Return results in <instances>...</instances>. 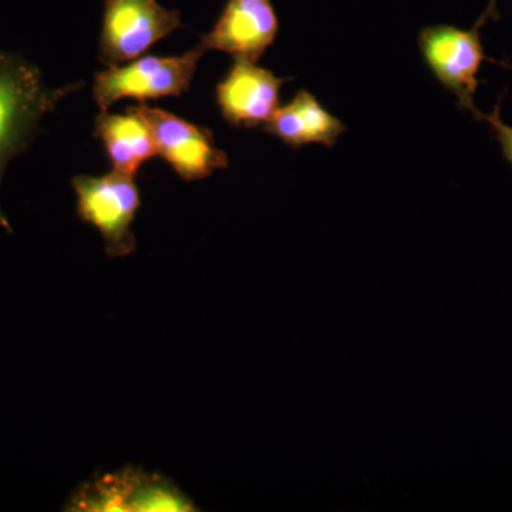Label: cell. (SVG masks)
I'll return each mask as SVG.
<instances>
[{
	"label": "cell",
	"mask_w": 512,
	"mask_h": 512,
	"mask_svg": "<svg viewBox=\"0 0 512 512\" xmlns=\"http://www.w3.org/2000/svg\"><path fill=\"white\" fill-rule=\"evenodd\" d=\"M82 87V82L47 86L36 64L0 50V190L10 163L28 150L47 114L53 113L64 97ZM0 227L13 234L2 204Z\"/></svg>",
	"instance_id": "6da1fadb"
},
{
	"label": "cell",
	"mask_w": 512,
	"mask_h": 512,
	"mask_svg": "<svg viewBox=\"0 0 512 512\" xmlns=\"http://www.w3.org/2000/svg\"><path fill=\"white\" fill-rule=\"evenodd\" d=\"M205 50L200 45L177 56H141L94 74L92 93L100 113L123 99L181 97L190 92Z\"/></svg>",
	"instance_id": "7a4b0ae2"
},
{
	"label": "cell",
	"mask_w": 512,
	"mask_h": 512,
	"mask_svg": "<svg viewBox=\"0 0 512 512\" xmlns=\"http://www.w3.org/2000/svg\"><path fill=\"white\" fill-rule=\"evenodd\" d=\"M72 187L77 214L100 232L107 255L123 258L133 254L137 241L131 225L141 205L136 177L114 170L101 177L77 175Z\"/></svg>",
	"instance_id": "3957f363"
},
{
	"label": "cell",
	"mask_w": 512,
	"mask_h": 512,
	"mask_svg": "<svg viewBox=\"0 0 512 512\" xmlns=\"http://www.w3.org/2000/svg\"><path fill=\"white\" fill-rule=\"evenodd\" d=\"M183 28L181 13L157 0H104L99 60L106 67L131 62Z\"/></svg>",
	"instance_id": "277c9868"
},
{
	"label": "cell",
	"mask_w": 512,
	"mask_h": 512,
	"mask_svg": "<svg viewBox=\"0 0 512 512\" xmlns=\"http://www.w3.org/2000/svg\"><path fill=\"white\" fill-rule=\"evenodd\" d=\"M419 47L424 62L437 82L453 94L458 106L478 119L481 111L474 103L480 80L478 72L485 56L480 28L460 29L451 25H434L421 29Z\"/></svg>",
	"instance_id": "5b68a950"
},
{
	"label": "cell",
	"mask_w": 512,
	"mask_h": 512,
	"mask_svg": "<svg viewBox=\"0 0 512 512\" xmlns=\"http://www.w3.org/2000/svg\"><path fill=\"white\" fill-rule=\"evenodd\" d=\"M134 110L143 117L156 141L158 156L185 181H200L228 167L227 154L217 147L208 128L195 126L173 113L141 103Z\"/></svg>",
	"instance_id": "8992f818"
},
{
	"label": "cell",
	"mask_w": 512,
	"mask_h": 512,
	"mask_svg": "<svg viewBox=\"0 0 512 512\" xmlns=\"http://www.w3.org/2000/svg\"><path fill=\"white\" fill-rule=\"evenodd\" d=\"M289 80L251 60L234 59L215 87L222 119L234 128L264 127L279 109V94Z\"/></svg>",
	"instance_id": "52a82bcc"
},
{
	"label": "cell",
	"mask_w": 512,
	"mask_h": 512,
	"mask_svg": "<svg viewBox=\"0 0 512 512\" xmlns=\"http://www.w3.org/2000/svg\"><path fill=\"white\" fill-rule=\"evenodd\" d=\"M278 32L271 0H227L214 28L201 36L198 45L205 52L218 50L256 63L274 45Z\"/></svg>",
	"instance_id": "ba28073f"
},
{
	"label": "cell",
	"mask_w": 512,
	"mask_h": 512,
	"mask_svg": "<svg viewBox=\"0 0 512 512\" xmlns=\"http://www.w3.org/2000/svg\"><path fill=\"white\" fill-rule=\"evenodd\" d=\"M262 130L298 150L308 144L333 147L345 133L346 126L309 90L299 89L289 103L276 110Z\"/></svg>",
	"instance_id": "9c48e42d"
},
{
	"label": "cell",
	"mask_w": 512,
	"mask_h": 512,
	"mask_svg": "<svg viewBox=\"0 0 512 512\" xmlns=\"http://www.w3.org/2000/svg\"><path fill=\"white\" fill-rule=\"evenodd\" d=\"M94 136L99 138L117 173L136 177L141 165L158 156L153 133L133 107L126 114L100 113L94 123Z\"/></svg>",
	"instance_id": "30bf717a"
},
{
	"label": "cell",
	"mask_w": 512,
	"mask_h": 512,
	"mask_svg": "<svg viewBox=\"0 0 512 512\" xmlns=\"http://www.w3.org/2000/svg\"><path fill=\"white\" fill-rule=\"evenodd\" d=\"M141 474V468L128 466L94 478L77 488L64 511L134 512Z\"/></svg>",
	"instance_id": "8fae6325"
},
{
	"label": "cell",
	"mask_w": 512,
	"mask_h": 512,
	"mask_svg": "<svg viewBox=\"0 0 512 512\" xmlns=\"http://www.w3.org/2000/svg\"><path fill=\"white\" fill-rule=\"evenodd\" d=\"M500 110V103H498L497 106H495L493 113H481L478 120H484L490 124L491 128H493L495 137H497L498 143H500L501 151H503L505 160L512 164V126H508V124L501 119Z\"/></svg>",
	"instance_id": "7c38bea8"
},
{
	"label": "cell",
	"mask_w": 512,
	"mask_h": 512,
	"mask_svg": "<svg viewBox=\"0 0 512 512\" xmlns=\"http://www.w3.org/2000/svg\"><path fill=\"white\" fill-rule=\"evenodd\" d=\"M487 19H497V0H490L487 9H485L483 16H481L480 20H478L476 26H478V28H481V26L484 25V22Z\"/></svg>",
	"instance_id": "4fadbf2b"
}]
</instances>
